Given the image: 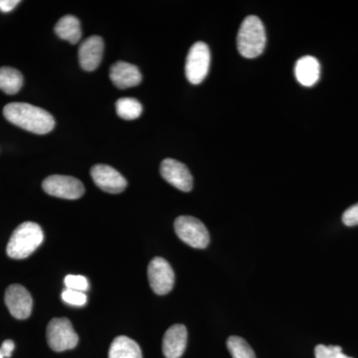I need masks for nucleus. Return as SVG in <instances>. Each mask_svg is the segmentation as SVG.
<instances>
[{
    "label": "nucleus",
    "instance_id": "nucleus-18",
    "mask_svg": "<svg viewBox=\"0 0 358 358\" xmlns=\"http://www.w3.org/2000/svg\"><path fill=\"white\" fill-rule=\"evenodd\" d=\"M23 86V76L20 71L11 67L0 68V90L7 95L18 93Z\"/></svg>",
    "mask_w": 358,
    "mask_h": 358
},
{
    "label": "nucleus",
    "instance_id": "nucleus-10",
    "mask_svg": "<svg viewBox=\"0 0 358 358\" xmlns=\"http://www.w3.org/2000/svg\"><path fill=\"white\" fill-rule=\"evenodd\" d=\"M4 301L9 312L15 319L25 320L31 315V294L21 285L14 284L9 286L6 292Z\"/></svg>",
    "mask_w": 358,
    "mask_h": 358
},
{
    "label": "nucleus",
    "instance_id": "nucleus-25",
    "mask_svg": "<svg viewBox=\"0 0 358 358\" xmlns=\"http://www.w3.org/2000/svg\"><path fill=\"white\" fill-rule=\"evenodd\" d=\"M20 3V0H0V11L3 13H10Z\"/></svg>",
    "mask_w": 358,
    "mask_h": 358
},
{
    "label": "nucleus",
    "instance_id": "nucleus-27",
    "mask_svg": "<svg viewBox=\"0 0 358 358\" xmlns=\"http://www.w3.org/2000/svg\"><path fill=\"white\" fill-rule=\"evenodd\" d=\"M0 358H4V357H3V355H2L1 352H0Z\"/></svg>",
    "mask_w": 358,
    "mask_h": 358
},
{
    "label": "nucleus",
    "instance_id": "nucleus-20",
    "mask_svg": "<svg viewBox=\"0 0 358 358\" xmlns=\"http://www.w3.org/2000/svg\"><path fill=\"white\" fill-rule=\"evenodd\" d=\"M227 348L233 358H256L251 346L240 336H230L227 341Z\"/></svg>",
    "mask_w": 358,
    "mask_h": 358
},
{
    "label": "nucleus",
    "instance_id": "nucleus-22",
    "mask_svg": "<svg viewBox=\"0 0 358 358\" xmlns=\"http://www.w3.org/2000/svg\"><path fill=\"white\" fill-rule=\"evenodd\" d=\"M66 289H74L78 292H86L89 289V282L87 278L81 275H68L65 280Z\"/></svg>",
    "mask_w": 358,
    "mask_h": 358
},
{
    "label": "nucleus",
    "instance_id": "nucleus-23",
    "mask_svg": "<svg viewBox=\"0 0 358 358\" xmlns=\"http://www.w3.org/2000/svg\"><path fill=\"white\" fill-rule=\"evenodd\" d=\"M62 300L66 303H68V305L75 306V307H83L87 303V296L83 292L65 289L62 293Z\"/></svg>",
    "mask_w": 358,
    "mask_h": 358
},
{
    "label": "nucleus",
    "instance_id": "nucleus-26",
    "mask_svg": "<svg viewBox=\"0 0 358 358\" xmlns=\"http://www.w3.org/2000/svg\"><path fill=\"white\" fill-rule=\"evenodd\" d=\"M14 348H15V345H14L13 341H10V339H7V341H3L1 346H0V352H1L4 358H9L11 357Z\"/></svg>",
    "mask_w": 358,
    "mask_h": 358
},
{
    "label": "nucleus",
    "instance_id": "nucleus-15",
    "mask_svg": "<svg viewBox=\"0 0 358 358\" xmlns=\"http://www.w3.org/2000/svg\"><path fill=\"white\" fill-rule=\"evenodd\" d=\"M294 75L299 83L305 87H312L317 83L320 76L319 60L313 56H303L294 66Z\"/></svg>",
    "mask_w": 358,
    "mask_h": 358
},
{
    "label": "nucleus",
    "instance_id": "nucleus-14",
    "mask_svg": "<svg viewBox=\"0 0 358 358\" xmlns=\"http://www.w3.org/2000/svg\"><path fill=\"white\" fill-rule=\"evenodd\" d=\"M110 79L117 88L124 90L138 86L143 76L136 66L117 61L110 68Z\"/></svg>",
    "mask_w": 358,
    "mask_h": 358
},
{
    "label": "nucleus",
    "instance_id": "nucleus-13",
    "mask_svg": "<svg viewBox=\"0 0 358 358\" xmlns=\"http://www.w3.org/2000/svg\"><path fill=\"white\" fill-rule=\"evenodd\" d=\"M187 345V329L183 324H174L164 334L162 352L166 358L182 357Z\"/></svg>",
    "mask_w": 358,
    "mask_h": 358
},
{
    "label": "nucleus",
    "instance_id": "nucleus-9",
    "mask_svg": "<svg viewBox=\"0 0 358 358\" xmlns=\"http://www.w3.org/2000/svg\"><path fill=\"white\" fill-rule=\"evenodd\" d=\"M91 176L100 189L112 194H117L126 189L127 179L114 167L107 164H96L92 167Z\"/></svg>",
    "mask_w": 358,
    "mask_h": 358
},
{
    "label": "nucleus",
    "instance_id": "nucleus-17",
    "mask_svg": "<svg viewBox=\"0 0 358 358\" xmlns=\"http://www.w3.org/2000/svg\"><path fill=\"white\" fill-rule=\"evenodd\" d=\"M55 32L59 38L66 40L71 44H77L82 36L81 23L73 15H66L58 21Z\"/></svg>",
    "mask_w": 358,
    "mask_h": 358
},
{
    "label": "nucleus",
    "instance_id": "nucleus-16",
    "mask_svg": "<svg viewBox=\"0 0 358 358\" xmlns=\"http://www.w3.org/2000/svg\"><path fill=\"white\" fill-rule=\"evenodd\" d=\"M109 358H143L140 345L128 338L117 336L110 346Z\"/></svg>",
    "mask_w": 358,
    "mask_h": 358
},
{
    "label": "nucleus",
    "instance_id": "nucleus-6",
    "mask_svg": "<svg viewBox=\"0 0 358 358\" xmlns=\"http://www.w3.org/2000/svg\"><path fill=\"white\" fill-rule=\"evenodd\" d=\"M210 60V50L207 44L196 42L192 45L185 63V75L190 83L199 85L203 82L208 74Z\"/></svg>",
    "mask_w": 358,
    "mask_h": 358
},
{
    "label": "nucleus",
    "instance_id": "nucleus-5",
    "mask_svg": "<svg viewBox=\"0 0 358 358\" xmlns=\"http://www.w3.org/2000/svg\"><path fill=\"white\" fill-rule=\"evenodd\" d=\"M174 230L179 239L193 248H206L210 241L208 230L204 224L192 216H179L176 218Z\"/></svg>",
    "mask_w": 358,
    "mask_h": 358
},
{
    "label": "nucleus",
    "instance_id": "nucleus-2",
    "mask_svg": "<svg viewBox=\"0 0 358 358\" xmlns=\"http://www.w3.org/2000/svg\"><path fill=\"white\" fill-rule=\"evenodd\" d=\"M44 240V233L37 223L24 222L13 231L8 244L7 255L10 258L21 260L31 255Z\"/></svg>",
    "mask_w": 358,
    "mask_h": 358
},
{
    "label": "nucleus",
    "instance_id": "nucleus-7",
    "mask_svg": "<svg viewBox=\"0 0 358 358\" xmlns=\"http://www.w3.org/2000/svg\"><path fill=\"white\" fill-rule=\"evenodd\" d=\"M45 192L51 196L64 199H78L83 196L85 187L79 179L66 176H51L42 182Z\"/></svg>",
    "mask_w": 358,
    "mask_h": 358
},
{
    "label": "nucleus",
    "instance_id": "nucleus-11",
    "mask_svg": "<svg viewBox=\"0 0 358 358\" xmlns=\"http://www.w3.org/2000/svg\"><path fill=\"white\" fill-rule=\"evenodd\" d=\"M160 174L167 182L181 192H188L192 189L193 178L189 169L182 162L173 159L162 160Z\"/></svg>",
    "mask_w": 358,
    "mask_h": 358
},
{
    "label": "nucleus",
    "instance_id": "nucleus-3",
    "mask_svg": "<svg viewBox=\"0 0 358 358\" xmlns=\"http://www.w3.org/2000/svg\"><path fill=\"white\" fill-rule=\"evenodd\" d=\"M267 37L260 18L250 15L245 18L237 36V48L245 58L258 57L265 49Z\"/></svg>",
    "mask_w": 358,
    "mask_h": 358
},
{
    "label": "nucleus",
    "instance_id": "nucleus-8",
    "mask_svg": "<svg viewBox=\"0 0 358 358\" xmlns=\"http://www.w3.org/2000/svg\"><path fill=\"white\" fill-rule=\"evenodd\" d=\"M150 288L155 294H166L173 289L176 275L171 264L164 258L157 257L150 261L148 268Z\"/></svg>",
    "mask_w": 358,
    "mask_h": 358
},
{
    "label": "nucleus",
    "instance_id": "nucleus-21",
    "mask_svg": "<svg viewBox=\"0 0 358 358\" xmlns=\"http://www.w3.org/2000/svg\"><path fill=\"white\" fill-rule=\"evenodd\" d=\"M315 355V358H352L345 355L341 346L338 345H317Z\"/></svg>",
    "mask_w": 358,
    "mask_h": 358
},
{
    "label": "nucleus",
    "instance_id": "nucleus-24",
    "mask_svg": "<svg viewBox=\"0 0 358 358\" xmlns=\"http://www.w3.org/2000/svg\"><path fill=\"white\" fill-rule=\"evenodd\" d=\"M343 222L348 227L358 225V203L346 209L343 215Z\"/></svg>",
    "mask_w": 358,
    "mask_h": 358
},
{
    "label": "nucleus",
    "instance_id": "nucleus-1",
    "mask_svg": "<svg viewBox=\"0 0 358 358\" xmlns=\"http://www.w3.org/2000/svg\"><path fill=\"white\" fill-rule=\"evenodd\" d=\"M3 115L11 124L33 134H48L55 127V120L50 113L30 103H8L4 107Z\"/></svg>",
    "mask_w": 358,
    "mask_h": 358
},
{
    "label": "nucleus",
    "instance_id": "nucleus-19",
    "mask_svg": "<svg viewBox=\"0 0 358 358\" xmlns=\"http://www.w3.org/2000/svg\"><path fill=\"white\" fill-rule=\"evenodd\" d=\"M115 110L122 119L133 121L140 117L143 113V105L136 99L121 98L115 103Z\"/></svg>",
    "mask_w": 358,
    "mask_h": 358
},
{
    "label": "nucleus",
    "instance_id": "nucleus-12",
    "mask_svg": "<svg viewBox=\"0 0 358 358\" xmlns=\"http://www.w3.org/2000/svg\"><path fill=\"white\" fill-rule=\"evenodd\" d=\"M103 41L98 35H93L80 45L78 57L81 67L85 71L96 70L102 62Z\"/></svg>",
    "mask_w": 358,
    "mask_h": 358
},
{
    "label": "nucleus",
    "instance_id": "nucleus-4",
    "mask_svg": "<svg viewBox=\"0 0 358 358\" xmlns=\"http://www.w3.org/2000/svg\"><path fill=\"white\" fill-rule=\"evenodd\" d=\"M47 343L56 352H65L76 348L79 336L72 324L65 317H57L49 322L46 331Z\"/></svg>",
    "mask_w": 358,
    "mask_h": 358
}]
</instances>
